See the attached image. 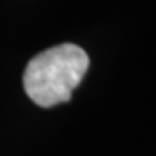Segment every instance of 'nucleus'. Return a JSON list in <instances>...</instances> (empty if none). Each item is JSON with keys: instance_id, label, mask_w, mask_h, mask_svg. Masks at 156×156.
<instances>
[{"instance_id": "f257e3e1", "label": "nucleus", "mask_w": 156, "mask_h": 156, "mask_svg": "<svg viewBox=\"0 0 156 156\" xmlns=\"http://www.w3.org/2000/svg\"><path fill=\"white\" fill-rule=\"evenodd\" d=\"M89 64L87 52L75 44L50 47L28 62L23 76L24 92L42 108L68 102L85 76Z\"/></svg>"}]
</instances>
